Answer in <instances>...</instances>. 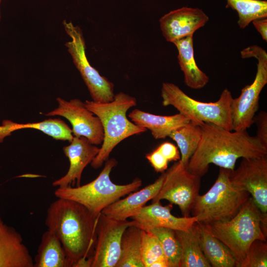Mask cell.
Returning <instances> with one entry per match:
<instances>
[{
  "label": "cell",
  "mask_w": 267,
  "mask_h": 267,
  "mask_svg": "<svg viewBox=\"0 0 267 267\" xmlns=\"http://www.w3.org/2000/svg\"><path fill=\"white\" fill-rule=\"evenodd\" d=\"M202 132L199 145L189 159L188 170L200 177L213 164L233 170L239 158H253L267 155V148L247 130L229 131L211 123L199 124Z\"/></svg>",
  "instance_id": "6da1fadb"
},
{
  "label": "cell",
  "mask_w": 267,
  "mask_h": 267,
  "mask_svg": "<svg viewBox=\"0 0 267 267\" xmlns=\"http://www.w3.org/2000/svg\"><path fill=\"white\" fill-rule=\"evenodd\" d=\"M98 216L67 199L57 198L49 206L45 225L60 240L71 267H87L96 242Z\"/></svg>",
  "instance_id": "7a4b0ae2"
},
{
  "label": "cell",
  "mask_w": 267,
  "mask_h": 267,
  "mask_svg": "<svg viewBox=\"0 0 267 267\" xmlns=\"http://www.w3.org/2000/svg\"><path fill=\"white\" fill-rule=\"evenodd\" d=\"M203 225L230 249L237 260L238 267L254 240L267 241V214L261 212L251 196L232 219Z\"/></svg>",
  "instance_id": "3957f363"
},
{
  "label": "cell",
  "mask_w": 267,
  "mask_h": 267,
  "mask_svg": "<svg viewBox=\"0 0 267 267\" xmlns=\"http://www.w3.org/2000/svg\"><path fill=\"white\" fill-rule=\"evenodd\" d=\"M85 104L99 118L104 132L101 147L90 163L94 169L100 168L108 159L112 151L120 142L147 131L128 119L127 111L136 105V99L128 94L119 92L115 94L113 100L108 102L86 100Z\"/></svg>",
  "instance_id": "277c9868"
},
{
  "label": "cell",
  "mask_w": 267,
  "mask_h": 267,
  "mask_svg": "<svg viewBox=\"0 0 267 267\" xmlns=\"http://www.w3.org/2000/svg\"><path fill=\"white\" fill-rule=\"evenodd\" d=\"M117 165L114 158L106 161L104 168L92 181L83 185L57 188L54 191L57 198L77 202L98 216L106 207L121 197L138 189L142 180L135 178L130 183L116 184L110 178L112 169Z\"/></svg>",
  "instance_id": "5b68a950"
},
{
  "label": "cell",
  "mask_w": 267,
  "mask_h": 267,
  "mask_svg": "<svg viewBox=\"0 0 267 267\" xmlns=\"http://www.w3.org/2000/svg\"><path fill=\"white\" fill-rule=\"evenodd\" d=\"M230 170L220 168L214 183L202 195H198L191 213L203 224L228 221L234 217L250 196L235 187L229 179Z\"/></svg>",
  "instance_id": "8992f818"
},
{
  "label": "cell",
  "mask_w": 267,
  "mask_h": 267,
  "mask_svg": "<svg viewBox=\"0 0 267 267\" xmlns=\"http://www.w3.org/2000/svg\"><path fill=\"white\" fill-rule=\"evenodd\" d=\"M161 95L164 106L174 107L179 113L195 124L211 123L232 131L231 104L233 97L226 88L222 90L217 101L206 102L191 98L174 84L164 82Z\"/></svg>",
  "instance_id": "52a82bcc"
},
{
  "label": "cell",
  "mask_w": 267,
  "mask_h": 267,
  "mask_svg": "<svg viewBox=\"0 0 267 267\" xmlns=\"http://www.w3.org/2000/svg\"><path fill=\"white\" fill-rule=\"evenodd\" d=\"M242 58L254 57L257 60L254 81L245 86L240 95L232 99L231 114L232 131L247 130L253 124L259 108L260 93L267 84V53L262 47L253 45L241 51Z\"/></svg>",
  "instance_id": "ba28073f"
},
{
  "label": "cell",
  "mask_w": 267,
  "mask_h": 267,
  "mask_svg": "<svg viewBox=\"0 0 267 267\" xmlns=\"http://www.w3.org/2000/svg\"><path fill=\"white\" fill-rule=\"evenodd\" d=\"M65 30L71 41L65 44L73 62L85 83L92 101L108 102L113 100L114 85L90 64L86 53V43L80 28L64 20Z\"/></svg>",
  "instance_id": "9c48e42d"
},
{
  "label": "cell",
  "mask_w": 267,
  "mask_h": 267,
  "mask_svg": "<svg viewBox=\"0 0 267 267\" xmlns=\"http://www.w3.org/2000/svg\"><path fill=\"white\" fill-rule=\"evenodd\" d=\"M201 177L190 172L179 162L165 172L162 187L152 203L167 200L179 207L183 217H189L199 191Z\"/></svg>",
  "instance_id": "30bf717a"
},
{
  "label": "cell",
  "mask_w": 267,
  "mask_h": 267,
  "mask_svg": "<svg viewBox=\"0 0 267 267\" xmlns=\"http://www.w3.org/2000/svg\"><path fill=\"white\" fill-rule=\"evenodd\" d=\"M132 222L112 218L102 213L98 218L96 242L87 267H116L121 255L123 234Z\"/></svg>",
  "instance_id": "8fae6325"
},
{
  "label": "cell",
  "mask_w": 267,
  "mask_h": 267,
  "mask_svg": "<svg viewBox=\"0 0 267 267\" xmlns=\"http://www.w3.org/2000/svg\"><path fill=\"white\" fill-rule=\"evenodd\" d=\"M229 179L235 187L248 192L261 212L267 214V155L242 158L237 169L230 170Z\"/></svg>",
  "instance_id": "7c38bea8"
},
{
  "label": "cell",
  "mask_w": 267,
  "mask_h": 267,
  "mask_svg": "<svg viewBox=\"0 0 267 267\" xmlns=\"http://www.w3.org/2000/svg\"><path fill=\"white\" fill-rule=\"evenodd\" d=\"M56 100L58 103L57 108L45 114V116L65 118L71 123L75 136H84L95 145L102 144L104 132L101 122L86 107L85 102L77 98L67 101L58 97Z\"/></svg>",
  "instance_id": "4fadbf2b"
},
{
  "label": "cell",
  "mask_w": 267,
  "mask_h": 267,
  "mask_svg": "<svg viewBox=\"0 0 267 267\" xmlns=\"http://www.w3.org/2000/svg\"><path fill=\"white\" fill-rule=\"evenodd\" d=\"M209 20L201 9L187 6L173 10L159 19L162 35L168 42L193 35L204 27Z\"/></svg>",
  "instance_id": "5bb4252c"
},
{
  "label": "cell",
  "mask_w": 267,
  "mask_h": 267,
  "mask_svg": "<svg viewBox=\"0 0 267 267\" xmlns=\"http://www.w3.org/2000/svg\"><path fill=\"white\" fill-rule=\"evenodd\" d=\"M100 148L94 145L84 136H74L70 144L63 148L69 161V168L62 177L54 180L52 185L65 188L80 185L83 172L99 152Z\"/></svg>",
  "instance_id": "9a60e30c"
},
{
  "label": "cell",
  "mask_w": 267,
  "mask_h": 267,
  "mask_svg": "<svg viewBox=\"0 0 267 267\" xmlns=\"http://www.w3.org/2000/svg\"><path fill=\"white\" fill-rule=\"evenodd\" d=\"M158 201L144 206L131 218L132 225L148 231L154 228L165 227L175 230H187L197 220L194 217H177L171 213L172 204L163 206Z\"/></svg>",
  "instance_id": "2e32d148"
},
{
  "label": "cell",
  "mask_w": 267,
  "mask_h": 267,
  "mask_svg": "<svg viewBox=\"0 0 267 267\" xmlns=\"http://www.w3.org/2000/svg\"><path fill=\"white\" fill-rule=\"evenodd\" d=\"M0 267H34V260L22 236L0 216Z\"/></svg>",
  "instance_id": "e0dca14e"
},
{
  "label": "cell",
  "mask_w": 267,
  "mask_h": 267,
  "mask_svg": "<svg viewBox=\"0 0 267 267\" xmlns=\"http://www.w3.org/2000/svg\"><path fill=\"white\" fill-rule=\"evenodd\" d=\"M165 172L152 183L141 190L130 194L125 198L112 203L101 213L118 220H126L134 216L145 204L159 192L163 183Z\"/></svg>",
  "instance_id": "ac0fdd59"
},
{
  "label": "cell",
  "mask_w": 267,
  "mask_h": 267,
  "mask_svg": "<svg viewBox=\"0 0 267 267\" xmlns=\"http://www.w3.org/2000/svg\"><path fill=\"white\" fill-rule=\"evenodd\" d=\"M128 117L135 125L150 130L156 139L169 137L173 131L190 121L180 113L170 116H161L138 109L131 111Z\"/></svg>",
  "instance_id": "d6986e66"
},
{
  "label": "cell",
  "mask_w": 267,
  "mask_h": 267,
  "mask_svg": "<svg viewBox=\"0 0 267 267\" xmlns=\"http://www.w3.org/2000/svg\"><path fill=\"white\" fill-rule=\"evenodd\" d=\"M173 43L178 49V64L183 73L185 84L194 89L204 88L209 82V78L196 63L193 49V35L178 40Z\"/></svg>",
  "instance_id": "ffe728a7"
},
{
  "label": "cell",
  "mask_w": 267,
  "mask_h": 267,
  "mask_svg": "<svg viewBox=\"0 0 267 267\" xmlns=\"http://www.w3.org/2000/svg\"><path fill=\"white\" fill-rule=\"evenodd\" d=\"M202 251L213 267H238V263L230 249L212 235L203 224L196 222Z\"/></svg>",
  "instance_id": "44dd1931"
},
{
  "label": "cell",
  "mask_w": 267,
  "mask_h": 267,
  "mask_svg": "<svg viewBox=\"0 0 267 267\" xmlns=\"http://www.w3.org/2000/svg\"><path fill=\"white\" fill-rule=\"evenodd\" d=\"M33 260L34 267H71L60 240L48 229L42 235Z\"/></svg>",
  "instance_id": "7402d4cb"
},
{
  "label": "cell",
  "mask_w": 267,
  "mask_h": 267,
  "mask_svg": "<svg viewBox=\"0 0 267 267\" xmlns=\"http://www.w3.org/2000/svg\"><path fill=\"white\" fill-rule=\"evenodd\" d=\"M196 222L187 230H175L181 248L179 267H211L201 248Z\"/></svg>",
  "instance_id": "603a6c76"
},
{
  "label": "cell",
  "mask_w": 267,
  "mask_h": 267,
  "mask_svg": "<svg viewBox=\"0 0 267 267\" xmlns=\"http://www.w3.org/2000/svg\"><path fill=\"white\" fill-rule=\"evenodd\" d=\"M142 229L131 225L124 231L116 267H144L141 256Z\"/></svg>",
  "instance_id": "cb8c5ba5"
},
{
  "label": "cell",
  "mask_w": 267,
  "mask_h": 267,
  "mask_svg": "<svg viewBox=\"0 0 267 267\" xmlns=\"http://www.w3.org/2000/svg\"><path fill=\"white\" fill-rule=\"evenodd\" d=\"M201 135L199 125L189 121L173 131L169 136L177 144L181 154L179 162L183 166L187 168L189 159L199 145Z\"/></svg>",
  "instance_id": "d4e9b609"
},
{
  "label": "cell",
  "mask_w": 267,
  "mask_h": 267,
  "mask_svg": "<svg viewBox=\"0 0 267 267\" xmlns=\"http://www.w3.org/2000/svg\"><path fill=\"white\" fill-rule=\"evenodd\" d=\"M226 7L237 12V24L241 29L246 28L255 20L267 18V1L265 0H226Z\"/></svg>",
  "instance_id": "484cf974"
},
{
  "label": "cell",
  "mask_w": 267,
  "mask_h": 267,
  "mask_svg": "<svg viewBox=\"0 0 267 267\" xmlns=\"http://www.w3.org/2000/svg\"><path fill=\"white\" fill-rule=\"evenodd\" d=\"M158 238L169 267H179L181 248L175 230L165 227L148 230Z\"/></svg>",
  "instance_id": "4316f807"
},
{
  "label": "cell",
  "mask_w": 267,
  "mask_h": 267,
  "mask_svg": "<svg viewBox=\"0 0 267 267\" xmlns=\"http://www.w3.org/2000/svg\"><path fill=\"white\" fill-rule=\"evenodd\" d=\"M141 256L144 267H149L156 260L166 258L159 239L149 231L142 230Z\"/></svg>",
  "instance_id": "83f0119b"
},
{
  "label": "cell",
  "mask_w": 267,
  "mask_h": 267,
  "mask_svg": "<svg viewBox=\"0 0 267 267\" xmlns=\"http://www.w3.org/2000/svg\"><path fill=\"white\" fill-rule=\"evenodd\" d=\"M267 242L260 239L254 240L248 248L246 255L239 267H267Z\"/></svg>",
  "instance_id": "f1b7e54d"
},
{
  "label": "cell",
  "mask_w": 267,
  "mask_h": 267,
  "mask_svg": "<svg viewBox=\"0 0 267 267\" xmlns=\"http://www.w3.org/2000/svg\"><path fill=\"white\" fill-rule=\"evenodd\" d=\"M253 123L257 126L255 136L261 143L267 148V113L265 111L260 112L254 116Z\"/></svg>",
  "instance_id": "f546056e"
},
{
  "label": "cell",
  "mask_w": 267,
  "mask_h": 267,
  "mask_svg": "<svg viewBox=\"0 0 267 267\" xmlns=\"http://www.w3.org/2000/svg\"><path fill=\"white\" fill-rule=\"evenodd\" d=\"M146 158L156 172L162 173L167 170L169 162L157 148L147 154Z\"/></svg>",
  "instance_id": "4dcf8cb0"
},
{
  "label": "cell",
  "mask_w": 267,
  "mask_h": 267,
  "mask_svg": "<svg viewBox=\"0 0 267 267\" xmlns=\"http://www.w3.org/2000/svg\"><path fill=\"white\" fill-rule=\"evenodd\" d=\"M157 148L169 162L177 161L180 159L178 147L171 142L168 141L163 142Z\"/></svg>",
  "instance_id": "1f68e13d"
},
{
  "label": "cell",
  "mask_w": 267,
  "mask_h": 267,
  "mask_svg": "<svg viewBox=\"0 0 267 267\" xmlns=\"http://www.w3.org/2000/svg\"><path fill=\"white\" fill-rule=\"evenodd\" d=\"M25 124H20L13 122L10 120H5L0 126V143L2 142L4 138L10 135L13 132L25 129Z\"/></svg>",
  "instance_id": "d6a6232c"
},
{
  "label": "cell",
  "mask_w": 267,
  "mask_h": 267,
  "mask_svg": "<svg viewBox=\"0 0 267 267\" xmlns=\"http://www.w3.org/2000/svg\"><path fill=\"white\" fill-rule=\"evenodd\" d=\"M262 39L267 42V18L258 19L252 22Z\"/></svg>",
  "instance_id": "836d02e7"
},
{
  "label": "cell",
  "mask_w": 267,
  "mask_h": 267,
  "mask_svg": "<svg viewBox=\"0 0 267 267\" xmlns=\"http://www.w3.org/2000/svg\"><path fill=\"white\" fill-rule=\"evenodd\" d=\"M149 267H169V266L166 258H163L153 262Z\"/></svg>",
  "instance_id": "e575fe53"
},
{
  "label": "cell",
  "mask_w": 267,
  "mask_h": 267,
  "mask_svg": "<svg viewBox=\"0 0 267 267\" xmlns=\"http://www.w3.org/2000/svg\"><path fill=\"white\" fill-rule=\"evenodd\" d=\"M1 0H0V3Z\"/></svg>",
  "instance_id": "d590c367"
}]
</instances>
